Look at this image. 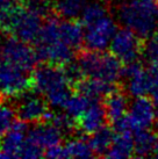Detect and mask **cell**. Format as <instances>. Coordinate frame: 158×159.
Returning a JSON list of instances; mask_svg holds the SVG:
<instances>
[{"label": "cell", "mask_w": 158, "mask_h": 159, "mask_svg": "<svg viewBox=\"0 0 158 159\" xmlns=\"http://www.w3.org/2000/svg\"><path fill=\"white\" fill-rule=\"evenodd\" d=\"M118 21L142 39L158 31V4L152 0H130L118 7Z\"/></svg>", "instance_id": "1"}, {"label": "cell", "mask_w": 158, "mask_h": 159, "mask_svg": "<svg viewBox=\"0 0 158 159\" xmlns=\"http://www.w3.org/2000/svg\"><path fill=\"white\" fill-rule=\"evenodd\" d=\"M77 62L88 78H98L113 84L122 78V62L112 52L86 49L79 53Z\"/></svg>", "instance_id": "2"}, {"label": "cell", "mask_w": 158, "mask_h": 159, "mask_svg": "<svg viewBox=\"0 0 158 159\" xmlns=\"http://www.w3.org/2000/svg\"><path fill=\"white\" fill-rule=\"evenodd\" d=\"M43 22L42 16L26 6H18L11 16L6 28L13 36L27 43H36L39 40L40 33L42 29Z\"/></svg>", "instance_id": "3"}, {"label": "cell", "mask_w": 158, "mask_h": 159, "mask_svg": "<svg viewBox=\"0 0 158 159\" xmlns=\"http://www.w3.org/2000/svg\"><path fill=\"white\" fill-rule=\"evenodd\" d=\"M0 55L6 63L26 72L31 71L40 62L36 49H33L29 43L15 36L2 42L0 47Z\"/></svg>", "instance_id": "4"}, {"label": "cell", "mask_w": 158, "mask_h": 159, "mask_svg": "<svg viewBox=\"0 0 158 159\" xmlns=\"http://www.w3.org/2000/svg\"><path fill=\"white\" fill-rule=\"evenodd\" d=\"M143 40L135 31L126 27L115 33L109 44L110 52L114 53L123 64L137 61L143 52Z\"/></svg>", "instance_id": "5"}, {"label": "cell", "mask_w": 158, "mask_h": 159, "mask_svg": "<svg viewBox=\"0 0 158 159\" xmlns=\"http://www.w3.org/2000/svg\"><path fill=\"white\" fill-rule=\"evenodd\" d=\"M31 81L34 89L44 97L49 93L70 86V80L67 79L63 67L61 69L51 64L36 67L33 71Z\"/></svg>", "instance_id": "6"}, {"label": "cell", "mask_w": 158, "mask_h": 159, "mask_svg": "<svg viewBox=\"0 0 158 159\" xmlns=\"http://www.w3.org/2000/svg\"><path fill=\"white\" fill-rule=\"evenodd\" d=\"M33 87L31 77L27 75L26 71L13 66L2 59L0 64V93L12 97L20 95Z\"/></svg>", "instance_id": "7"}, {"label": "cell", "mask_w": 158, "mask_h": 159, "mask_svg": "<svg viewBox=\"0 0 158 159\" xmlns=\"http://www.w3.org/2000/svg\"><path fill=\"white\" fill-rule=\"evenodd\" d=\"M116 31L118 28L115 21L110 16L105 15L86 27L84 43L87 49L104 51L107 47H109Z\"/></svg>", "instance_id": "8"}, {"label": "cell", "mask_w": 158, "mask_h": 159, "mask_svg": "<svg viewBox=\"0 0 158 159\" xmlns=\"http://www.w3.org/2000/svg\"><path fill=\"white\" fill-rule=\"evenodd\" d=\"M132 131L137 133L143 129H149L156 117L155 102L149 98L137 97L132 103L130 111L127 113Z\"/></svg>", "instance_id": "9"}, {"label": "cell", "mask_w": 158, "mask_h": 159, "mask_svg": "<svg viewBox=\"0 0 158 159\" xmlns=\"http://www.w3.org/2000/svg\"><path fill=\"white\" fill-rule=\"evenodd\" d=\"M39 94H29L27 92L20 94L19 103L15 109L19 119L26 122H42L44 115L48 111L49 103Z\"/></svg>", "instance_id": "10"}, {"label": "cell", "mask_w": 158, "mask_h": 159, "mask_svg": "<svg viewBox=\"0 0 158 159\" xmlns=\"http://www.w3.org/2000/svg\"><path fill=\"white\" fill-rule=\"evenodd\" d=\"M36 52L40 62L49 63L56 66H64L73 61V48L65 44L63 41H56L48 44H36Z\"/></svg>", "instance_id": "11"}, {"label": "cell", "mask_w": 158, "mask_h": 159, "mask_svg": "<svg viewBox=\"0 0 158 159\" xmlns=\"http://www.w3.org/2000/svg\"><path fill=\"white\" fill-rule=\"evenodd\" d=\"M28 122L21 119L14 120L12 127L0 139V151L7 155L8 158H20L21 149L27 137Z\"/></svg>", "instance_id": "12"}, {"label": "cell", "mask_w": 158, "mask_h": 159, "mask_svg": "<svg viewBox=\"0 0 158 159\" xmlns=\"http://www.w3.org/2000/svg\"><path fill=\"white\" fill-rule=\"evenodd\" d=\"M158 89V70L150 66L128 79V92L132 97H144Z\"/></svg>", "instance_id": "13"}, {"label": "cell", "mask_w": 158, "mask_h": 159, "mask_svg": "<svg viewBox=\"0 0 158 159\" xmlns=\"http://www.w3.org/2000/svg\"><path fill=\"white\" fill-rule=\"evenodd\" d=\"M63 133L50 122H43L34 128H31L27 134V139L35 143L36 145L41 146L42 149H49L53 145L61 144L63 138Z\"/></svg>", "instance_id": "14"}, {"label": "cell", "mask_w": 158, "mask_h": 159, "mask_svg": "<svg viewBox=\"0 0 158 159\" xmlns=\"http://www.w3.org/2000/svg\"><path fill=\"white\" fill-rule=\"evenodd\" d=\"M107 121L106 111L104 105L98 102V100L91 103V106L87 108L80 119L78 120V129L81 130L84 134H91L98 131L100 128L105 125V122Z\"/></svg>", "instance_id": "15"}, {"label": "cell", "mask_w": 158, "mask_h": 159, "mask_svg": "<svg viewBox=\"0 0 158 159\" xmlns=\"http://www.w3.org/2000/svg\"><path fill=\"white\" fill-rule=\"evenodd\" d=\"M104 107L106 111L107 122L113 123L126 114L128 108V95L121 87H116L104 97Z\"/></svg>", "instance_id": "16"}, {"label": "cell", "mask_w": 158, "mask_h": 159, "mask_svg": "<svg viewBox=\"0 0 158 159\" xmlns=\"http://www.w3.org/2000/svg\"><path fill=\"white\" fill-rule=\"evenodd\" d=\"M75 87L76 91L80 94H84L93 100H98L99 98L105 97L106 94L112 92L118 86L116 84L108 83V81L98 79V78H88V79L84 78L80 81L76 83Z\"/></svg>", "instance_id": "17"}, {"label": "cell", "mask_w": 158, "mask_h": 159, "mask_svg": "<svg viewBox=\"0 0 158 159\" xmlns=\"http://www.w3.org/2000/svg\"><path fill=\"white\" fill-rule=\"evenodd\" d=\"M85 31L83 29L81 23L77 22L75 20H61L59 22V39L65 44L73 49L80 48L84 43Z\"/></svg>", "instance_id": "18"}, {"label": "cell", "mask_w": 158, "mask_h": 159, "mask_svg": "<svg viewBox=\"0 0 158 159\" xmlns=\"http://www.w3.org/2000/svg\"><path fill=\"white\" fill-rule=\"evenodd\" d=\"M134 137L132 133H120L116 134L114 141L112 143V146L107 151L105 157L112 159H122L129 158L134 156Z\"/></svg>", "instance_id": "19"}, {"label": "cell", "mask_w": 158, "mask_h": 159, "mask_svg": "<svg viewBox=\"0 0 158 159\" xmlns=\"http://www.w3.org/2000/svg\"><path fill=\"white\" fill-rule=\"evenodd\" d=\"M158 142V134L150 129H143L135 133L134 136V156L135 157H146L154 153L155 146Z\"/></svg>", "instance_id": "20"}, {"label": "cell", "mask_w": 158, "mask_h": 159, "mask_svg": "<svg viewBox=\"0 0 158 159\" xmlns=\"http://www.w3.org/2000/svg\"><path fill=\"white\" fill-rule=\"evenodd\" d=\"M114 137V129L110 127H106V125H104L95 133H93L88 142H90V145L92 148L94 155L98 157H101V156L105 157L107 151L112 146Z\"/></svg>", "instance_id": "21"}, {"label": "cell", "mask_w": 158, "mask_h": 159, "mask_svg": "<svg viewBox=\"0 0 158 159\" xmlns=\"http://www.w3.org/2000/svg\"><path fill=\"white\" fill-rule=\"evenodd\" d=\"M87 0H55L53 9L59 18L67 20H76L80 18Z\"/></svg>", "instance_id": "22"}, {"label": "cell", "mask_w": 158, "mask_h": 159, "mask_svg": "<svg viewBox=\"0 0 158 159\" xmlns=\"http://www.w3.org/2000/svg\"><path fill=\"white\" fill-rule=\"evenodd\" d=\"M94 101L93 99L86 97L84 94H75L71 95L69 99V101L66 102L65 107L63 108L67 115H70L71 117H73L75 120H79L80 116L87 111V108L91 106V103Z\"/></svg>", "instance_id": "23"}, {"label": "cell", "mask_w": 158, "mask_h": 159, "mask_svg": "<svg viewBox=\"0 0 158 159\" xmlns=\"http://www.w3.org/2000/svg\"><path fill=\"white\" fill-rule=\"evenodd\" d=\"M67 158H91L94 156L92 148L84 137L71 139L65 145Z\"/></svg>", "instance_id": "24"}, {"label": "cell", "mask_w": 158, "mask_h": 159, "mask_svg": "<svg viewBox=\"0 0 158 159\" xmlns=\"http://www.w3.org/2000/svg\"><path fill=\"white\" fill-rule=\"evenodd\" d=\"M105 15H107V8L101 2L94 1L86 5V7L84 8L83 13L80 15V20L84 26L87 27Z\"/></svg>", "instance_id": "25"}, {"label": "cell", "mask_w": 158, "mask_h": 159, "mask_svg": "<svg viewBox=\"0 0 158 159\" xmlns=\"http://www.w3.org/2000/svg\"><path fill=\"white\" fill-rule=\"evenodd\" d=\"M142 55L150 66L158 70V31L144 41Z\"/></svg>", "instance_id": "26"}, {"label": "cell", "mask_w": 158, "mask_h": 159, "mask_svg": "<svg viewBox=\"0 0 158 159\" xmlns=\"http://www.w3.org/2000/svg\"><path fill=\"white\" fill-rule=\"evenodd\" d=\"M48 122L55 124L59 130H61L63 135L65 134L72 133V130H75L76 127L78 128V124H76L75 119L71 117L70 115H67L65 113H59V114H55L51 111V115L49 117Z\"/></svg>", "instance_id": "27"}, {"label": "cell", "mask_w": 158, "mask_h": 159, "mask_svg": "<svg viewBox=\"0 0 158 159\" xmlns=\"http://www.w3.org/2000/svg\"><path fill=\"white\" fill-rule=\"evenodd\" d=\"M15 109L5 102H0V139L8 131L14 120H15Z\"/></svg>", "instance_id": "28"}, {"label": "cell", "mask_w": 158, "mask_h": 159, "mask_svg": "<svg viewBox=\"0 0 158 159\" xmlns=\"http://www.w3.org/2000/svg\"><path fill=\"white\" fill-rule=\"evenodd\" d=\"M16 7V0H0V27L6 28Z\"/></svg>", "instance_id": "29"}, {"label": "cell", "mask_w": 158, "mask_h": 159, "mask_svg": "<svg viewBox=\"0 0 158 159\" xmlns=\"http://www.w3.org/2000/svg\"><path fill=\"white\" fill-rule=\"evenodd\" d=\"M23 6L40 14L41 16L48 15L49 11L53 7V1L51 0H23Z\"/></svg>", "instance_id": "30"}, {"label": "cell", "mask_w": 158, "mask_h": 159, "mask_svg": "<svg viewBox=\"0 0 158 159\" xmlns=\"http://www.w3.org/2000/svg\"><path fill=\"white\" fill-rule=\"evenodd\" d=\"M45 153V150H43L41 146L36 145L35 143L28 141L26 137L25 144L21 149V153H20V158H26V159H36L43 157Z\"/></svg>", "instance_id": "31"}, {"label": "cell", "mask_w": 158, "mask_h": 159, "mask_svg": "<svg viewBox=\"0 0 158 159\" xmlns=\"http://www.w3.org/2000/svg\"><path fill=\"white\" fill-rule=\"evenodd\" d=\"M44 156L48 157V158H53V159L67 158L65 146L62 145V144H57V145H53V146H51V148L47 149Z\"/></svg>", "instance_id": "32"}, {"label": "cell", "mask_w": 158, "mask_h": 159, "mask_svg": "<svg viewBox=\"0 0 158 159\" xmlns=\"http://www.w3.org/2000/svg\"><path fill=\"white\" fill-rule=\"evenodd\" d=\"M152 100H154L155 105L158 107V89L152 93Z\"/></svg>", "instance_id": "33"}, {"label": "cell", "mask_w": 158, "mask_h": 159, "mask_svg": "<svg viewBox=\"0 0 158 159\" xmlns=\"http://www.w3.org/2000/svg\"><path fill=\"white\" fill-rule=\"evenodd\" d=\"M154 156H155V157H157V158H158V142H157V144H156V146H155Z\"/></svg>", "instance_id": "34"}, {"label": "cell", "mask_w": 158, "mask_h": 159, "mask_svg": "<svg viewBox=\"0 0 158 159\" xmlns=\"http://www.w3.org/2000/svg\"><path fill=\"white\" fill-rule=\"evenodd\" d=\"M156 120H157V122H158V109L156 111Z\"/></svg>", "instance_id": "35"}, {"label": "cell", "mask_w": 158, "mask_h": 159, "mask_svg": "<svg viewBox=\"0 0 158 159\" xmlns=\"http://www.w3.org/2000/svg\"><path fill=\"white\" fill-rule=\"evenodd\" d=\"M152 1H157V0H152Z\"/></svg>", "instance_id": "36"}]
</instances>
